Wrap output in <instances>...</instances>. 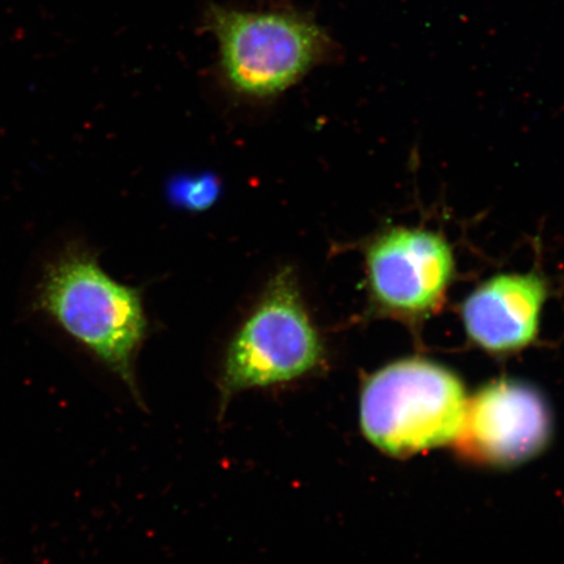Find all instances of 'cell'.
Instances as JSON below:
<instances>
[{"mask_svg": "<svg viewBox=\"0 0 564 564\" xmlns=\"http://www.w3.org/2000/svg\"><path fill=\"white\" fill-rule=\"evenodd\" d=\"M326 358L292 268H282L262 300L231 338L225 355L221 411L237 393L294 382L322 368Z\"/></svg>", "mask_w": 564, "mask_h": 564, "instance_id": "277c9868", "label": "cell"}, {"mask_svg": "<svg viewBox=\"0 0 564 564\" xmlns=\"http://www.w3.org/2000/svg\"><path fill=\"white\" fill-rule=\"evenodd\" d=\"M175 199L188 208L202 209L210 206L218 194V183L209 176L183 180L173 187Z\"/></svg>", "mask_w": 564, "mask_h": 564, "instance_id": "ba28073f", "label": "cell"}, {"mask_svg": "<svg viewBox=\"0 0 564 564\" xmlns=\"http://www.w3.org/2000/svg\"><path fill=\"white\" fill-rule=\"evenodd\" d=\"M206 24L225 82L237 95L257 100L281 95L335 53L326 30L299 11L210 6Z\"/></svg>", "mask_w": 564, "mask_h": 564, "instance_id": "7a4b0ae2", "label": "cell"}, {"mask_svg": "<svg viewBox=\"0 0 564 564\" xmlns=\"http://www.w3.org/2000/svg\"><path fill=\"white\" fill-rule=\"evenodd\" d=\"M552 435V413L542 394L520 380L499 379L468 401L462 453L479 463L511 467L539 455Z\"/></svg>", "mask_w": 564, "mask_h": 564, "instance_id": "8992f818", "label": "cell"}, {"mask_svg": "<svg viewBox=\"0 0 564 564\" xmlns=\"http://www.w3.org/2000/svg\"><path fill=\"white\" fill-rule=\"evenodd\" d=\"M549 285L540 273H500L477 286L462 305L469 340L491 355L529 347L539 335Z\"/></svg>", "mask_w": 564, "mask_h": 564, "instance_id": "52a82bcc", "label": "cell"}, {"mask_svg": "<svg viewBox=\"0 0 564 564\" xmlns=\"http://www.w3.org/2000/svg\"><path fill=\"white\" fill-rule=\"evenodd\" d=\"M365 265L372 312L411 323L440 312L456 272L446 238L408 227L383 230L371 239Z\"/></svg>", "mask_w": 564, "mask_h": 564, "instance_id": "5b68a950", "label": "cell"}, {"mask_svg": "<svg viewBox=\"0 0 564 564\" xmlns=\"http://www.w3.org/2000/svg\"><path fill=\"white\" fill-rule=\"evenodd\" d=\"M34 303L140 400L133 368L148 321L135 288L110 278L94 253L69 249L46 267Z\"/></svg>", "mask_w": 564, "mask_h": 564, "instance_id": "6da1fadb", "label": "cell"}, {"mask_svg": "<svg viewBox=\"0 0 564 564\" xmlns=\"http://www.w3.org/2000/svg\"><path fill=\"white\" fill-rule=\"evenodd\" d=\"M467 404L453 371L425 358H405L366 379L359 423L373 446L405 457L456 442Z\"/></svg>", "mask_w": 564, "mask_h": 564, "instance_id": "3957f363", "label": "cell"}]
</instances>
